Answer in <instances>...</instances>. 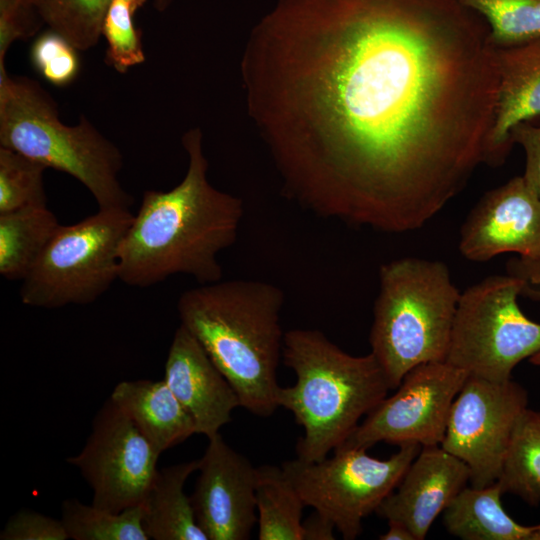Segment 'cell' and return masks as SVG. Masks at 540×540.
Returning <instances> with one entry per match:
<instances>
[{
	"instance_id": "1",
	"label": "cell",
	"mask_w": 540,
	"mask_h": 540,
	"mask_svg": "<svg viewBox=\"0 0 540 540\" xmlns=\"http://www.w3.org/2000/svg\"><path fill=\"white\" fill-rule=\"evenodd\" d=\"M241 74L284 193L317 216L416 230L485 163L495 47L458 0H277Z\"/></svg>"
},
{
	"instance_id": "2",
	"label": "cell",
	"mask_w": 540,
	"mask_h": 540,
	"mask_svg": "<svg viewBox=\"0 0 540 540\" xmlns=\"http://www.w3.org/2000/svg\"><path fill=\"white\" fill-rule=\"evenodd\" d=\"M188 167L168 191L147 190L119 249V279L149 287L171 275L186 274L199 284L220 281L218 255L238 237L243 201L212 186L202 133L182 137Z\"/></svg>"
},
{
	"instance_id": "3",
	"label": "cell",
	"mask_w": 540,
	"mask_h": 540,
	"mask_svg": "<svg viewBox=\"0 0 540 540\" xmlns=\"http://www.w3.org/2000/svg\"><path fill=\"white\" fill-rule=\"evenodd\" d=\"M283 304L278 286L249 279L200 284L177 302L180 324L233 386L241 407L260 417L279 407Z\"/></svg>"
},
{
	"instance_id": "4",
	"label": "cell",
	"mask_w": 540,
	"mask_h": 540,
	"mask_svg": "<svg viewBox=\"0 0 540 540\" xmlns=\"http://www.w3.org/2000/svg\"><path fill=\"white\" fill-rule=\"evenodd\" d=\"M282 358L296 374V383L280 387L279 407L289 410L304 435L297 443L299 459H325L351 436L391 389L381 365L370 352L353 356L315 329L284 334Z\"/></svg>"
},
{
	"instance_id": "5",
	"label": "cell",
	"mask_w": 540,
	"mask_h": 540,
	"mask_svg": "<svg viewBox=\"0 0 540 540\" xmlns=\"http://www.w3.org/2000/svg\"><path fill=\"white\" fill-rule=\"evenodd\" d=\"M0 145L65 172L93 195L99 209H129L123 189L119 149L85 117L68 126L53 99L35 81L10 76L0 64Z\"/></svg>"
},
{
	"instance_id": "6",
	"label": "cell",
	"mask_w": 540,
	"mask_h": 540,
	"mask_svg": "<svg viewBox=\"0 0 540 540\" xmlns=\"http://www.w3.org/2000/svg\"><path fill=\"white\" fill-rule=\"evenodd\" d=\"M460 295L440 261L406 257L381 265L370 345L391 389L414 367L445 361Z\"/></svg>"
},
{
	"instance_id": "7",
	"label": "cell",
	"mask_w": 540,
	"mask_h": 540,
	"mask_svg": "<svg viewBox=\"0 0 540 540\" xmlns=\"http://www.w3.org/2000/svg\"><path fill=\"white\" fill-rule=\"evenodd\" d=\"M129 209H99L60 225L29 274L21 302L54 309L93 303L119 279V249L133 220Z\"/></svg>"
},
{
	"instance_id": "8",
	"label": "cell",
	"mask_w": 540,
	"mask_h": 540,
	"mask_svg": "<svg viewBox=\"0 0 540 540\" xmlns=\"http://www.w3.org/2000/svg\"><path fill=\"white\" fill-rule=\"evenodd\" d=\"M523 283L507 275L485 278L458 301L445 361L490 381L511 379L515 366L540 351V323L530 320L517 298Z\"/></svg>"
},
{
	"instance_id": "9",
	"label": "cell",
	"mask_w": 540,
	"mask_h": 540,
	"mask_svg": "<svg viewBox=\"0 0 540 540\" xmlns=\"http://www.w3.org/2000/svg\"><path fill=\"white\" fill-rule=\"evenodd\" d=\"M386 460L367 454V449L345 444L334 456L318 462L299 458L282 469L305 506L328 518L346 540L357 538L362 521L398 486L422 446L407 443Z\"/></svg>"
},
{
	"instance_id": "10",
	"label": "cell",
	"mask_w": 540,
	"mask_h": 540,
	"mask_svg": "<svg viewBox=\"0 0 540 540\" xmlns=\"http://www.w3.org/2000/svg\"><path fill=\"white\" fill-rule=\"evenodd\" d=\"M528 393L512 379L496 382L468 375L450 409L441 447L462 460L472 487L498 481Z\"/></svg>"
},
{
	"instance_id": "11",
	"label": "cell",
	"mask_w": 540,
	"mask_h": 540,
	"mask_svg": "<svg viewBox=\"0 0 540 540\" xmlns=\"http://www.w3.org/2000/svg\"><path fill=\"white\" fill-rule=\"evenodd\" d=\"M160 455L109 397L95 414L82 450L66 461L89 484L93 505L120 512L143 502Z\"/></svg>"
},
{
	"instance_id": "12",
	"label": "cell",
	"mask_w": 540,
	"mask_h": 540,
	"mask_svg": "<svg viewBox=\"0 0 540 540\" xmlns=\"http://www.w3.org/2000/svg\"><path fill=\"white\" fill-rule=\"evenodd\" d=\"M468 375L446 361L414 367L343 444L366 449L378 442L441 445L451 406Z\"/></svg>"
},
{
	"instance_id": "13",
	"label": "cell",
	"mask_w": 540,
	"mask_h": 540,
	"mask_svg": "<svg viewBox=\"0 0 540 540\" xmlns=\"http://www.w3.org/2000/svg\"><path fill=\"white\" fill-rule=\"evenodd\" d=\"M199 459L191 502L208 540H247L257 523L256 468L217 434Z\"/></svg>"
},
{
	"instance_id": "14",
	"label": "cell",
	"mask_w": 540,
	"mask_h": 540,
	"mask_svg": "<svg viewBox=\"0 0 540 540\" xmlns=\"http://www.w3.org/2000/svg\"><path fill=\"white\" fill-rule=\"evenodd\" d=\"M459 249L475 262L508 252L540 254V196L523 176L484 194L461 228Z\"/></svg>"
},
{
	"instance_id": "15",
	"label": "cell",
	"mask_w": 540,
	"mask_h": 540,
	"mask_svg": "<svg viewBox=\"0 0 540 540\" xmlns=\"http://www.w3.org/2000/svg\"><path fill=\"white\" fill-rule=\"evenodd\" d=\"M470 480L467 465L440 445L424 446L403 478L380 504L377 514L406 526L415 540L425 539L438 515Z\"/></svg>"
},
{
	"instance_id": "16",
	"label": "cell",
	"mask_w": 540,
	"mask_h": 540,
	"mask_svg": "<svg viewBox=\"0 0 540 540\" xmlns=\"http://www.w3.org/2000/svg\"><path fill=\"white\" fill-rule=\"evenodd\" d=\"M164 380L192 417L196 434H219L241 407L240 399L198 340L183 326L169 347Z\"/></svg>"
},
{
	"instance_id": "17",
	"label": "cell",
	"mask_w": 540,
	"mask_h": 540,
	"mask_svg": "<svg viewBox=\"0 0 540 540\" xmlns=\"http://www.w3.org/2000/svg\"><path fill=\"white\" fill-rule=\"evenodd\" d=\"M498 74L494 119L485 152V163L503 164L517 124L540 115V38L508 48H495Z\"/></svg>"
},
{
	"instance_id": "18",
	"label": "cell",
	"mask_w": 540,
	"mask_h": 540,
	"mask_svg": "<svg viewBox=\"0 0 540 540\" xmlns=\"http://www.w3.org/2000/svg\"><path fill=\"white\" fill-rule=\"evenodd\" d=\"M110 398L160 454L196 434L192 417L164 379L118 382Z\"/></svg>"
},
{
	"instance_id": "19",
	"label": "cell",
	"mask_w": 540,
	"mask_h": 540,
	"mask_svg": "<svg viewBox=\"0 0 540 540\" xmlns=\"http://www.w3.org/2000/svg\"><path fill=\"white\" fill-rule=\"evenodd\" d=\"M199 465L197 459L158 469L141 503L149 539L208 540L197 523L191 497L184 491L186 480Z\"/></svg>"
},
{
	"instance_id": "20",
	"label": "cell",
	"mask_w": 540,
	"mask_h": 540,
	"mask_svg": "<svg viewBox=\"0 0 540 540\" xmlns=\"http://www.w3.org/2000/svg\"><path fill=\"white\" fill-rule=\"evenodd\" d=\"M498 482L465 487L443 512L446 530L463 540H540V524L523 526L503 509Z\"/></svg>"
},
{
	"instance_id": "21",
	"label": "cell",
	"mask_w": 540,
	"mask_h": 540,
	"mask_svg": "<svg viewBox=\"0 0 540 540\" xmlns=\"http://www.w3.org/2000/svg\"><path fill=\"white\" fill-rule=\"evenodd\" d=\"M59 226L47 206L0 213V274L8 280H23Z\"/></svg>"
},
{
	"instance_id": "22",
	"label": "cell",
	"mask_w": 540,
	"mask_h": 540,
	"mask_svg": "<svg viewBox=\"0 0 540 540\" xmlns=\"http://www.w3.org/2000/svg\"><path fill=\"white\" fill-rule=\"evenodd\" d=\"M256 507L259 540H302L305 504L282 467H256Z\"/></svg>"
},
{
	"instance_id": "23",
	"label": "cell",
	"mask_w": 540,
	"mask_h": 540,
	"mask_svg": "<svg viewBox=\"0 0 540 540\" xmlns=\"http://www.w3.org/2000/svg\"><path fill=\"white\" fill-rule=\"evenodd\" d=\"M497 482L503 493L540 503V410L527 408L519 418Z\"/></svg>"
},
{
	"instance_id": "24",
	"label": "cell",
	"mask_w": 540,
	"mask_h": 540,
	"mask_svg": "<svg viewBox=\"0 0 540 540\" xmlns=\"http://www.w3.org/2000/svg\"><path fill=\"white\" fill-rule=\"evenodd\" d=\"M142 504L114 512L77 498L61 505V520L69 539L74 540H149L143 527Z\"/></svg>"
},
{
	"instance_id": "25",
	"label": "cell",
	"mask_w": 540,
	"mask_h": 540,
	"mask_svg": "<svg viewBox=\"0 0 540 540\" xmlns=\"http://www.w3.org/2000/svg\"><path fill=\"white\" fill-rule=\"evenodd\" d=\"M486 23L495 48L540 38V0H458Z\"/></svg>"
},
{
	"instance_id": "26",
	"label": "cell",
	"mask_w": 540,
	"mask_h": 540,
	"mask_svg": "<svg viewBox=\"0 0 540 540\" xmlns=\"http://www.w3.org/2000/svg\"><path fill=\"white\" fill-rule=\"evenodd\" d=\"M49 30L77 50L94 47L102 36V24L111 0H33Z\"/></svg>"
},
{
	"instance_id": "27",
	"label": "cell",
	"mask_w": 540,
	"mask_h": 540,
	"mask_svg": "<svg viewBox=\"0 0 540 540\" xmlns=\"http://www.w3.org/2000/svg\"><path fill=\"white\" fill-rule=\"evenodd\" d=\"M46 169L37 161L0 147V213L46 206Z\"/></svg>"
},
{
	"instance_id": "28",
	"label": "cell",
	"mask_w": 540,
	"mask_h": 540,
	"mask_svg": "<svg viewBox=\"0 0 540 540\" xmlns=\"http://www.w3.org/2000/svg\"><path fill=\"white\" fill-rule=\"evenodd\" d=\"M135 12L126 2L111 0L102 24L101 34L107 43L106 61L120 73L145 60L141 31L134 23Z\"/></svg>"
},
{
	"instance_id": "29",
	"label": "cell",
	"mask_w": 540,
	"mask_h": 540,
	"mask_svg": "<svg viewBox=\"0 0 540 540\" xmlns=\"http://www.w3.org/2000/svg\"><path fill=\"white\" fill-rule=\"evenodd\" d=\"M30 57L36 70L55 86H66L78 75L77 49L52 30L35 40Z\"/></svg>"
},
{
	"instance_id": "30",
	"label": "cell",
	"mask_w": 540,
	"mask_h": 540,
	"mask_svg": "<svg viewBox=\"0 0 540 540\" xmlns=\"http://www.w3.org/2000/svg\"><path fill=\"white\" fill-rule=\"evenodd\" d=\"M41 23L33 0H0V64L11 44L34 35Z\"/></svg>"
},
{
	"instance_id": "31",
	"label": "cell",
	"mask_w": 540,
	"mask_h": 540,
	"mask_svg": "<svg viewBox=\"0 0 540 540\" xmlns=\"http://www.w3.org/2000/svg\"><path fill=\"white\" fill-rule=\"evenodd\" d=\"M1 540H66L69 539L61 519L32 509H20L5 523Z\"/></svg>"
},
{
	"instance_id": "32",
	"label": "cell",
	"mask_w": 540,
	"mask_h": 540,
	"mask_svg": "<svg viewBox=\"0 0 540 540\" xmlns=\"http://www.w3.org/2000/svg\"><path fill=\"white\" fill-rule=\"evenodd\" d=\"M514 143L525 153V170L522 175L530 188L540 196V125L529 121L517 124L510 133Z\"/></svg>"
},
{
	"instance_id": "33",
	"label": "cell",
	"mask_w": 540,
	"mask_h": 540,
	"mask_svg": "<svg viewBox=\"0 0 540 540\" xmlns=\"http://www.w3.org/2000/svg\"><path fill=\"white\" fill-rule=\"evenodd\" d=\"M507 274L523 283L521 294L540 299V254L535 257H517L507 263Z\"/></svg>"
},
{
	"instance_id": "34",
	"label": "cell",
	"mask_w": 540,
	"mask_h": 540,
	"mask_svg": "<svg viewBox=\"0 0 540 540\" xmlns=\"http://www.w3.org/2000/svg\"><path fill=\"white\" fill-rule=\"evenodd\" d=\"M335 525L315 511L302 522V540H333Z\"/></svg>"
},
{
	"instance_id": "35",
	"label": "cell",
	"mask_w": 540,
	"mask_h": 540,
	"mask_svg": "<svg viewBox=\"0 0 540 540\" xmlns=\"http://www.w3.org/2000/svg\"><path fill=\"white\" fill-rule=\"evenodd\" d=\"M381 540H415L411 531L403 524L388 521V530L379 536Z\"/></svg>"
},
{
	"instance_id": "36",
	"label": "cell",
	"mask_w": 540,
	"mask_h": 540,
	"mask_svg": "<svg viewBox=\"0 0 540 540\" xmlns=\"http://www.w3.org/2000/svg\"><path fill=\"white\" fill-rule=\"evenodd\" d=\"M173 0H154V6L158 11H165Z\"/></svg>"
},
{
	"instance_id": "37",
	"label": "cell",
	"mask_w": 540,
	"mask_h": 540,
	"mask_svg": "<svg viewBox=\"0 0 540 540\" xmlns=\"http://www.w3.org/2000/svg\"><path fill=\"white\" fill-rule=\"evenodd\" d=\"M126 3H128L129 5H131L136 11L141 8L144 3L146 2V0H122Z\"/></svg>"
},
{
	"instance_id": "38",
	"label": "cell",
	"mask_w": 540,
	"mask_h": 540,
	"mask_svg": "<svg viewBox=\"0 0 540 540\" xmlns=\"http://www.w3.org/2000/svg\"><path fill=\"white\" fill-rule=\"evenodd\" d=\"M529 360L532 364L540 366V351L530 357Z\"/></svg>"
}]
</instances>
